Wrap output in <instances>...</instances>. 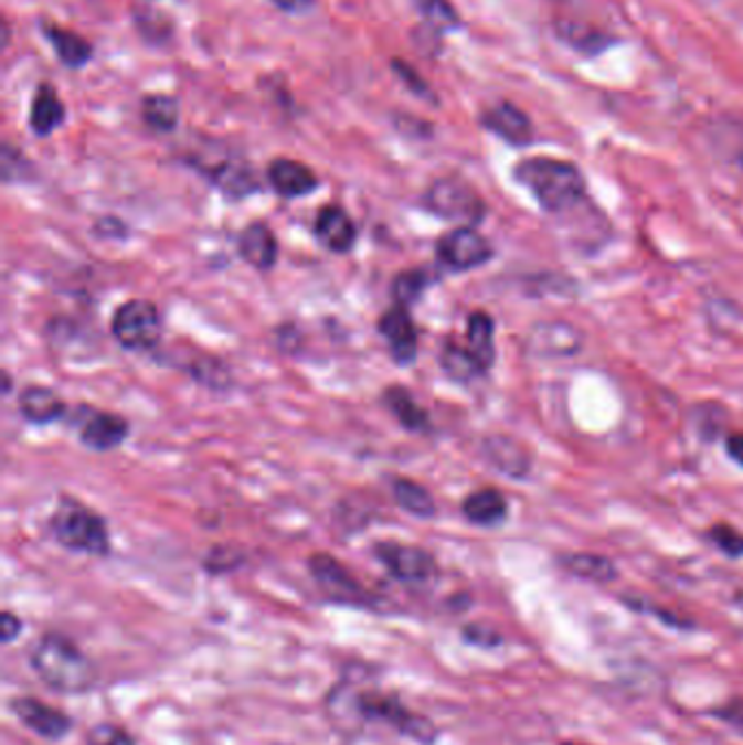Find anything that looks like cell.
Masks as SVG:
<instances>
[{
  "instance_id": "obj_1",
  "label": "cell",
  "mask_w": 743,
  "mask_h": 745,
  "mask_svg": "<svg viewBox=\"0 0 743 745\" xmlns=\"http://www.w3.org/2000/svg\"><path fill=\"white\" fill-rule=\"evenodd\" d=\"M29 664L49 689L68 695L89 691L98 680L96 664L83 654L77 643L57 632H49L35 643Z\"/></svg>"
},
{
  "instance_id": "obj_2",
  "label": "cell",
  "mask_w": 743,
  "mask_h": 745,
  "mask_svg": "<svg viewBox=\"0 0 743 745\" xmlns=\"http://www.w3.org/2000/svg\"><path fill=\"white\" fill-rule=\"evenodd\" d=\"M514 177L534 194L541 207L552 214H563L584 199V179L570 162L532 158L514 168Z\"/></svg>"
},
{
  "instance_id": "obj_3",
  "label": "cell",
  "mask_w": 743,
  "mask_h": 745,
  "mask_svg": "<svg viewBox=\"0 0 743 745\" xmlns=\"http://www.w3.org/2000/svg\"><path fill=\"white\" fill-rule=\"evenodd\" d=\"M353 711L360 720L393 726L397 733L421 744L429 745L436 737L432 722L406 709L404 702L395 695H386L380 691H362L353 702Z\"/></svg>"
},
{
  "instance_id": "obj_4",
  "label": "cell",
  "mask_w": 743,
  "mask_h": 745,
  "mask_svg": "<svg viewBox=\"0 0 743 745\" xmlns=\"http://www.w3.org/2000/svg\"><path fill=\"white\" fill-rule=\"evenodd\" d=\"M55 539L73 550L92 556H105L109 552V536L105 521L77 501H64L53 517Z\"/></svg>"
},
{
  "instance_id": "obj_5",
  "label": "cell",
  "mask_w": 743,
  "mask_h": 745,
  "mask_svg": "<svg viewBox=\"0 0 743 745\" xmlns=\"http://www.w3.org/2000/svg\"><path fill=\"white\" fill-rule=\"evenodd\" d=\"M425 207L447 221H460L465 225L480 223L485 216V203L480 194L463 179L445 177L436 179L425 196H423Z\"/></svg>"
},
{
  "instance_id": "obj_6",
  "label": "cell",
  "mask_w": 743,
  "mask_h": 745,
  "mask_svg": "<svg viewBox=\"0 0 743 745\" xmlns=\"http://www.w3.org/2000/svg\"><path fill=\"white\" fill-rule=\"evenodd\" d=\"M116 340L131 351H145L158 344L162 336V319L151 301L134 299L118 308L112 321Z\"/></svg>"
},
{
  "instance_id": "obj_7",
  "label": "cell",
  "mask_w": 743,
  "mask_h": 745,
  "mask_svg": "<svg viewBox=\"0 0 743 745\" xmlns=\"http://www.w3.org/2000/svg\"><path fill=\"white\" fill-rule=\"evenodd\" d=\"M375 558L389 570L393 578L406 584H423L436 574L432 554L416 545L384 541L375 545Z\"/></svg>"
},
{
  "instance_id": "obj_8",
  "label": "cell",
  "mask_w": 743,
  "mask_h": 745,
  "mask_svg": "<svg viewBox=\"0 0 743 745\" xmlns=\"http://www.w3.org/2000/svg\"><path fill=\"white\" fill-rule=\"evenodd\" d=\"M9 709L22 726H26L31 733L49 742L64 739L73 728V720L64 711L29 695L13 698L9 702Z\"/></svg>"
},
{
  "instance_id": "obj_9",
  "label": "cell",
  "mask_w": 743,
  "mask_h": 745,
  "mask_svg": "<svg viewBox=\"0 0 743 745\" xmlns=\"http://www.w3.org/2000/svg\"><path fill=\"white\" fill-rule=\"evenodd\" d=\"M436 251H438V257L456 270L478 268L493 257V248L489 245V241L469 225L447 232L438 241Z\"/></svg>"
},
{
  "instance_id": "obj_10",
  "label": "cell",
  "mask_w": 743,
  "mask_h": 745,
  "mask_svg": "<svg viewBox=\"0 0 743 745\" xmlns=\"http://www.w3.org/2000/svg\"><path fill=\"white\" fill-rule=\"evenodd\" d=\"M380 333L386 338L389 349L397 364H411L416 355V330L408 308L395 306L380 319Z\"/></svg>"
},
{
  "instance_id": "obj_11",
  "label": "cell",
  "mask_w": 743,
  "mask_h": 745,
  "mask_svg": "<svg viewBox=\"0 0 743 745\" xmlns=\"http://www.w3.org/2000/svg\"><path fill=\"white\" fill-rule=\"evenodd\" d=\"M315 234L319 243L333 253H347L355 243V225L340 205H326L317 214Z\"/></svg>"
},
{
  "instance_id": "obj_12",
  "label": "cell",
  "mask_w": 743,
  "mask_h": 745,
  "mask_svg": "<svg viewBox=\"0 0 743 745\" xmlns=\"http://www.w3.org/2000/svg\"><path fill=\"white\" fill-rule=\"evenodd\" d=\"M268 181L275 188V192H279L286 199L306 196L319 185L317 174L308 166L288 160V158H279V160L270 162Z\"/></svg>"
},
{
  "instance_id": "obj_13",
  "label": "cell",
  "mask_w": 743,
  "mask_h": 745,
  "mask_svg": "<svg viewBox=\"0 0 743 745\" xmlns=\"http://www.w3.org/2000/svg\"><path fill=\"white\" fill-rule=\"evenodd\" d=\"M482 125L514 147H523L532 140L530 118L510 103H499L496 107H491L482 116Z\"/></svg>"
},
{
  "instance_id": "obj_14",
  "label": "cell",
  "mask_w": 743,
  "mask_h": 745,
  "mask_svg": "<svg viewBox=\"0 0 743 745\" xmlns=\"http://www.w3.org/2000/svg\"><path fill=\"white\" fill-rule=\"evenodd\" d=\"M310 572L319 579V584L330 593L333 599L342 602H360L364 597V590L360 584L349 576V572L331 556L319 554L310 558Z\"/></svg>"
},
{
  "instance_id": "obj_15",
  "label": "cell",
  "mask_w": 743,
  "mask_h": 745,
  "mask_svg": "<svg viewBox=\"0 0 743 745\" xmlns=\"http://www.w3.org/2000/svg\"><path fill=\"white\" fill-rule=\"evenodd\" d=\"M129 434V425L123 416L112 413H92L82 423L83 445L107 451L118 447Z\"/></svg>"
},
{
  "instance_id": "obj_16",
  "label": "cell",
  "mask_w": 743,
  "mask_h": 745,
  "mask_svg": "<svg viewBox=\"0 0 743 745\" xmlns=\"http://www.w3.org/2000/svg\"><path fill=\"white\" fill-rule=\"evenodd\" d=\"M64 118H66V107H64L57 89L49 83H42L38 87L35 96H33V103H31L29 123H31L33 134H38L40 138H46L55 129L62 127Z\"/></svg>"
},
{
  "instance_id": "obj_17",
  "label": "cell",
  "mask_w": 743,
  "mask_h": 745,
  "mask_svg": "<svg viewBox=\"0 0 743 745\" xmlns=\"http://www.w3.org/2000/svg\"><path fill=\"white\" fill-rule=\"evenodd\" d=\"M485 454L491 460V465L499 469L501 473L521 480L528 476L530 471V456L523 449V445H519L517 440L508 438V436H491L485 443Z\"/></svg>"
},
{
  "instance_id": "obj_18",
  "label": "cell",
  "mask_w": 743,
  "mask_h": 745,
  "mask_svg": "<svg viewBox=\"0 0 743 745\" xmlns=\"http://www.w3.org/2000/svg\"><path fill=\"white\" fill-rule=\"evenodd\" d=\"M238 251L243 259L257 270H268L277 262V241L268 225L264 223H251L241 236Z\"/></svg>"
},
{
  "instance_id": "obj_19",
  "label": "cell",
  "mask_w": 743,
  "mask_h": 745,
  "mask_svg": "<svg viewBox=\"0 0 743 745\" xmlns=\"http://www.w3.org/2000/svg\"><path fill=\"white\" fill-rule=\"evenodd\" d=\"M18 406L26 421L38 425L57 421L66 411L62 397L46 386H26L18 397Z\"/></svg>"
},
{
  "instance_id": "obj_20",
  "label": "cell",
  "mask_w": 743,
  "mask_h": 745,
  "mask_svg": "<svg viewBox=\"0 0 743 745\" xmlns=\"http://www.w3.org/2000/svg\"><path fill=\"white\" fill-rule=\"evenodd\" d=\"M496 326L487 312H474L467 326V349L476 358L478 366L489 371L496 362Z\"/></svg>"
},
{
  "instance_id": "obj_21",
  "label": "cell",
  "mask_w": 743,
  "mask_h": 745,
  "mask_svg": "<svg viewBox=\"0 0 743 745\" xmlns=\"http://www.w3.org/2000/svg\"><path fill=\"white\" fill-rule=\"evenodd\" d=\"M44 35L55 49L60 62L68 68H82L92 57V46L79 33L60 29L55 24H44Z\"/></svg>"
},
{
  "instance_id": "obj_22",
  "label": "cell",
  "mask_w": 743,
  "mask_h": 745,
  "mask_svg": "<svg viewBox=\"0 0 743 745\" xmlns=\"http://www.w3.org/2000/svg\"><path fill=\"white\" fill-rule=\"evenodd\" d=\"M508 503L496 489H482L465 499L463 512L476 525H496L506 517Z\"/></svg>"
},
{
  "instance_id": "obj_23",
  "label": "cell",
  "mask_w": 743,
  "mask_h": 745,
  "mask_svg": "<svg viewBox=\"0 0 743 745\" xmlns=\"http://www.w3.org/2000/svg\"><path fill=\"white\" fill-rule=\"evenodd\" d=\"M534 342L541 353L548 355H574L582 347V336L567 323H543Z\"/></svg>"
},
{
  "instance_id": "obj_24",
  "label": "cell",
  "mask_w": 743,
  "mask_h": 745,
  "mask_svg": "<svg viewBox=\"0 0 743 745\" xmlns=\"http://www.w3.org/2000/svg\"><path fill=\"white\" fill-rule=\"evenodd\" d=\"M384 404L391 413L395 414V418L406 427V429H413V432H423L427 429L429 425V418H427V413L414 402L413 395L402 389V386H391L386 393H384Z\"/></svg>"
},
{
  "instance_id": "obj_25",
  "label": "cell",
  "mask_w": 743,
  "mask_h": 745,
  "mask_svg": "<svg viewBox=\"0 0 743 745\" xmlns=\"http://www.w3.org/2000/svg\"><path fill=\"white\" fill-rule=\"evenodd\" d=\"M563 565L574 576L591 579L597 584H608L617 578L615 565L606 556H599V554H567L563 558Z\"/></svg>"
},
{
  "instance_id": "obj_26",
  "label": "cell",
  "mask_w": 743,
  "mask_h": 745,
  "mask_svg": "<svg viewBox=\"0 0 743 745\" xmlns=\"http://www.w3.org/2000/svg\"><path fill=\"white\" fill-rule=\"evenodd\" d=\"M142 118L151 129L168 134L177 127L179 103L166 94H151L142 100Z\"/></svg>"
},
{
  "instance_id": "obj_27",
  "label": "cell",
  "mask_w": 743,
  "mask_h": 745,
  "mask_svg": "<svg viewBox=\"0 0 743 745\" xmlns=\"http://www.w3.org/2000/svg\"><path fill=\"white\" fill-rule=\"evenodd\" d=\"M441 364L447 371L449 377L458 382H469L476 375H482V369L478 366L476 358L469 353L467 347H460L456 342H447L441 355Z\"/></svg>"
},
{
  "instance_id": "obj_28",
  "label": "cell",
  "mask_w": 743,
  "mask_h": 745,
  "mask_svg": "<svg viewBox=\"0 0 743 745\" xmlns=\"http://www.w3.org/2000/svg\"><path fill=\"white\" fill-rule=\"evenodd\" d=\"M393 496H395V501L414 517H432L436 512V503L427 493V489H423L413 480H406V478L397 480L393 487Z\"/></svg>"
},
{
  "instance_id": "obj_29",
  "label": "cell",
  "mask_w": 743,
  "mask_h": 745,
  "mask_svg": "<svg viewBox=\"0 0 743 745\" xmlns=\"http://www.w3.org/2000/svg\"><path fill=\"white\" fill-rule=\"evenodd\" d=\"M416 11L436 29L447 31L460 24V18L449 0H413Z\"/></svg>"
},
{
  "instance_id": "obj_30",
  "label": "cell",
  "mask_w": 743,
  "mask_h": 745,
  "mask_svg": "<svg viewBox=\"0 0 743 745\" xmlns=\"http://www.w3.org/2000/svg\"><path fill=\"white\" fill-rule=\"evenodd\" d=\"M425 284H427V279H425V273H421V270H408V273L397 275L395 281H393L395 304L408 308L413 301L418 299Z\"/></svg>"
},
{
  "instance_id": "obj_31",
  "label": "cell",
  "mask_w": 743,
  "mask_h": 745,
  "mask_svg": "<svg viewBox=\"0 0 743 745\" xmlns=\"http://www.w3.org/2000/svg\"><path fill=\"white\" fill-rule=\"evenodd\" d=\"M87 745H136L134 737L114 724H96L89 733H87Z\"/></svg>"
},
{
  "instance_id": "obj_32",
  "label": "cell",
  "mask_w": 743,
  "mask_h": 745,
  "mask_svg": "<svg viewBox=\"0 0 743 745\" xmlns=\"http://www.w3.org/2000/svg\"><path fill=\"white\" fill-rule=\"evenodd\" d=\"M711 541L729 556L737 558V556H743V534L737 532L733 525H715L711 532H709Z\"/></svg>"
},
{
  "instance_id": "obj_33",
  "label": "cell",
  "mask_w": 743,
  "mask_h": 745,
  "mask_svg": "<svg viewBox=\"0 0 743 745\" xmlns=\"http://www.w3.org/2000/svg\"><path fill=\"white\" fill-rule=\"evenodd\" d=\"M393 71H395V75L402 79V83H404L411 92H414L416 96H421V98H432V92H429L427 83L423 82V79L414 73V68L411 64L395 60V62H393Z\"/></svg>"
},
{
  "instance_id": "obj_34",
  "label": "cell",
  "mask_w": 743,
  "mask_h": 745,
  "mask_svg": "<svg viewBox=\"0 0 743 745\" xmlns=\"http://www.w3.org/2000/svg\"><path fill=\"white\" fill-rule=\"evenodd\" d=\"M561 33H563V38H565L570 44L580 46V49H593V46H599V44H602V40H599L597 33H586V35H584V29H582V26H576V24H572V22H567V24L561 29Z\"/></svg>"
},
{
  "instance_id": "obj_35",
  "label": "cell",
  "mask_w": 743,
  "mask_h": 745,
  "mask_svg": "<svg viewBox=\"0 0 743 745\" xmlns=\"http://www.w3.org/2000/svg\"><path fill=\"white\" fill-rule=\"evenodd\" d=\"M20 632H22V621L13 613L4 610L2 617H0V639H2V643H11Z\"/></svg>"
},
{
  "instance_id": "obj_36",
  "label": "cell",
  "mask_w": 743,
  "mask_h": 745,
  "mask_svg": "<svg viewBox=\"0 0 743 745\" xmlns=\"http://www.w3.org/2000/svg\"><path fill=\"white\" fill-rule=\"evenodd\" d=\"M720 720H724L726 724H731L733 728H737V733L743 735V700H735L731 704H726L722 711L715 713Z\"/></svg>"
},
{
  "instance_id": "obj_37",
  "label": "cell",
  "mask_w": 743,
  "mask_h": 745,
  "mask_svg": "<svg viewBox=\"0 0 743 745\" xmlns=\"http://www.w3.org/2000/svg\"><path fill=\"white\" fill-rule=\"evenodd\" d=\"M726 451H729V456H731L735 462H740L743 467V432L731 434V436L726 438Z\"/></svg>"
},
{
  "instance_id": "obj_38",
  "label": "cell",
  "mask_w": 743,
  "mask_h": 745,
  "mask_svg": "<svg viewBox=\"0 0 743 745\" xmlns=\"http://www.w3.org/2000/svg\"><path fill=\"white\" fill-rule=\"evenodd\" d=\"M277 9L282 11H288V13H301V11H308L312 7L315 0H270Z\"/></svg>"
},
{
  "instance_id": "obj_39",
  "label": "cell",
  "mask_w": 743,
  "mask_h": 745,
  "mask_svg": "<svg viewBox=\"0 0 743 745\" xmlns=\"http://www.w3.org/2000/svg\"><path fill=\"white\" fill-rule=\"evenodd\" d=\"M563 745H582V744H563Z\"/></svg>"
},
{
  "instance_id": "obj_40",
  "label": "cell",
  "mask_w": 743,
  "mask_h": 745,
  "mask_svg": "<svg viewBox=\"0 0 743 745\" xmlns=\"http://www.w3.org/2000/svg\"><path fill=\"white\" fill-rule=\"evenodd\" d=\"M742 166H743V153H742Z\"/></svg>"
}]
</instances>
